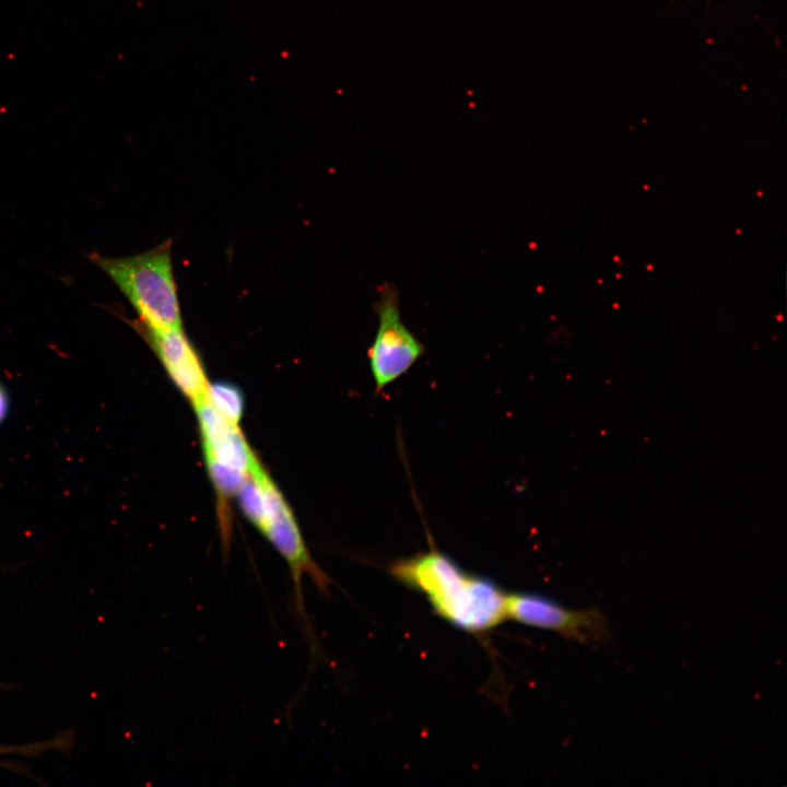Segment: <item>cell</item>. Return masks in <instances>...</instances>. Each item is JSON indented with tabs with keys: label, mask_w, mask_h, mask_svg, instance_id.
<instances>
[{
	"label": "cell",
	"mask_w": 787,
	"mask_h": 787,
	"mask_svg": "<svg viewBox=\"0 0 787 787\" xmlns=\"http://www.w3.org/2000/svg\"><path fill=\"white\" fill-rule=\"evenodd\" d=\"M207 467L249 474L259 462L238 424L232 423L204 400L193 406Z\"/></svg>",
	"instance_id": "obj_7"
},
{
	"label": "cell",
	"mask_w": 787,
	"mask_h": 787,
	"mask_svg": "<svg viewBox=\"0 0 787 787\" xmlns=\"http://www.w3.org/2000/svg\"><path fill=\"white\" fill-rule=\"evenodd\" d=\"M507 620L583 643L601 639L607 632L599 611L571 610L548 597L527 591L507 595Z\"/></svg>",
	"instance_id": "obj_5"
},
{
	"label": "cell",
	"mask_w": 787,
	"mask_h": 787,
	"mask_svg": "<svg viewBox=\"0 0 787 787\" xmlns=\"http://www.w3.org/2000/svg\"><path fill=\"white\" fill-rule=\"evenodd\" d=\"M387 569L426 598L433 611L457 630L483 635L507 620V595L492 579L469 573L434 545L392 561Z\"/></svg>",
	"instance_id": "obj_1"
},
{
	"label": "cell",
	"mask_w": 787,
	"mask_h": 787,
	"mask_svg": "<svg viewBox=\"0 0 787 787\" xmlns=\"http://www.w3.org/2000/svg\"><path fill=\"white\" fill-rule=\"evenodd\" d=\"M236 495L246 518L285 561L293 582L296 610L306 624L303 577L307 575L324 594L332 580L310 555L292 509L260 462L252 468Z\"/></svg>",
	"instance_id": "obj_2"
},
{
	"label": "cell",
	"mask_w": 787,
	"mask_h": 787,
	"mask_svg": "<svg viewBox=\"0 0 787 787\" xmlns=\"http://www.w3.org/2000/svg\"><path fill=\"white\" fill-rule=\"evenodd\" d=\"M0 751H1V748H0ZM0 753H1V752H0Z\"/></svg>",
	"instance_id": "obj_10"
},
{
	"label": "cell",
	"mask_w": 787,
	"mask_h": 787,
	"mask_svg": "<svg viewBox=\"0 0 787 787\" xmlns=\"http://www.w3.org/2000/svg\"><path fill=\"white\" fill-rule=\"evenodd\" d=\"M204 401L230 422L239 423L245 399L236 385L227 381L209 383Z\"/></svg>",
	"instance_id": "obj_8"
},
{
	"label": "cell",
	"mask_w": 787,
	"mask_h": 787,
	"mask_svg": "<svg viewBox=\"0 0 787 787\" xmlns=\"http://www.w3.org/2000/svg\"><path fill=\"white\" fill-rule=\"evenodd\" d=\"M10 409L9 393L5 387L0 383V425L7 419Z\"/></svg>",
	"instance_id": "obj_9"
},
{
	"label": "cell",
	"mask_w": 787,
	"mask_h": 787,
	"mask_svg": "<svg viewBox=\"0 0 787 787\" xmlns=\"http://www.w3.org/2000/svg\"><path fill=\"white\" fill-rule=\"evenodd\" d=\"M374 309L378 326L367 357L376 393H380L423 356L425 346L403 322L399 292L391 283L378 287Z\"/></svg>",
	"instance_id": "obj_4"
},
{
	"label": "cell",
	"mask_w": 787,
	"mask_h": 787,
	"mask_svg": "<svg viewBox=\"0 0 787 787\" xmlns=\"http://www.w3.org/2000/svg\"><path fill=\"white\" fill-rule=\"evenodd\" d=\"M134 324L180 392L192 406L203 401L209 380L201 359L183 328L158 331Z\"/></svg>",
	"instance_id": "obj_6"
},
{
	"label": "cell",
	"mask_w": 787,
	"mask_h": 787,
	"mask_svg": "<svg viewBox=\"0 0 787 787\" xmlns=\"http://www.w3.org/2000/svg\"><path fill=\"white\" fill-rule=\"evenodd\" d=\"M92 259L133 306L138 324L158 331L183 328L172 239L133 256L108 258L94 254Z\"/></svg>",
	"instance_id": "obj_3"
}]
</instances>
